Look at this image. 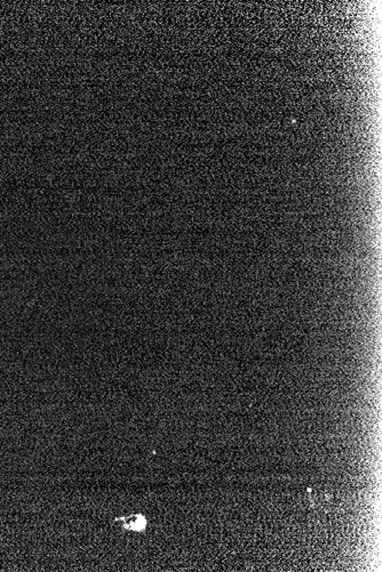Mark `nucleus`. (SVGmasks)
Segmentation results:
<instances>
[{"label":"nucleus","instance_id":"1","mask_svg":"<svg viewBox=\"0 0 382 572\" xmlns=\"http://www.w3.org/2000/svg\"><path fill=\"white\" fill-rule=\"evenodd\" d=\"M122 521H124L123 527L129 531H143L147 527L146 517L141 514H135L132 515V516L122 518Z\"/></svg>","mask_w":382,"mask_h":572}]
</instances>
